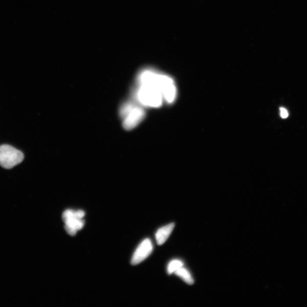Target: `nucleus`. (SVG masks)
I'll list each match as a JSON object with an SVG mask.
<instances>
[{"label": "nucleus", "mask_w": 307, "mask_h": 307, "mask_svg": "<svg viewBox=\"0 0 307 307\" xmlns=\"http://www.w3.org/2000/svg\"><path fill=\"white\" fill-rule=\"evenodd\" d=\"M123 126L126 130L134 129L144 119L145 112L142 107L131 102L123 105L120 111Z\"/></svg>", "instance_id": "nucleus-2"}, {"label": "nucleus", "mask_w": 307, "mask_h": 307, "mask_svg": "<svg viewBox=\"0 0 307 307\" xmlns=\"http://www.w3.org/2000/svg\"><path fill=\"white\" fill-rule=\"evenodd\" d=\"M65 224V229L71 236H75L77 232L84 226L85 221L83 219H78L74 216L63 221Z\"/></svg>", "instance_id": "nucleus-5"}, {"label": "nucleus", "mask_w": 307, "mask_h": 307, "mask_svg": "<svg viewBox=\"0 0 307 307\" xmlns=\"http://www.w3.org/2000/svg\"><path fill=\"white\" fill-rule=\"evenodd\" d=\"M280 115L282 119H286L289 117V113L287 109L284 107H280Z\"/></svg>", "instance_id": "nucleus-10"}, {"label": "nucleus", "mask_w": 307, "mask_h": 307, "mask_svg": "<svg viewBox=\"0 0 307 307\" xmlns=\"http://www.w3.org/2000/svg\"><path fill=\"white\" fill-rule=\"evenodd\" d=\"M153 246L151 240L145 239L137 248L131 261L132 265H137L146 259L152 253Z\"/></svg>", "instance_id": "nucleus-4"}, {"label": "nucleus", "mask_w": 307, "mask_h": 307, "mask_svg": "<svg viewBox=\"0 0 307 307\" xmlns=\"http://www.w3.org/2000/svg\"><path fill=\"white\" fill-rule=\"evenodd\" d=\"M174 227H175V224L171 223L158 229L156 235L157 243L158 245H162L165 243L172 232Z\"/></svg>", "instance_id": "nucleus-6"}, {"label": "nucleus", "mask_w": 307, "mask_h": 307, "mask_svg": "<svg viewBox=\"0 0 307 307\" xmlns=\"http://www.w3.org/2000/svg\"><path fill=\"white\" fill-rule=\"evenodd\" d=\"M165 76L151 69L140 72L137 78L136 97L141 104L152 107L162 105L164 100L162 86Z\"/></svg>", "instance_id": "nucleus-1"}, {"label": "nucleus", "mask_w": 307, "mask_h": 307, "mask_svg": "<svg viewBox=\"0 0 307 307\" xmlns=\"http://www.w3.org/2000/svg\"><path fill=\"white\" fill-rule=\"evenodd\" d=\"M24 160V155L22 151L10 145L0 146V166L3 168H12Z\"/></svg>", "instance_id": "nucleus-3"}, {"label": "nucleus", "mask_w": 307, "mask_h": 307, "mask_svg": "<svg viewBox=\"0 0 307 307\" xmlns=\"http://www.w3.org/2000/svg\"><path fill=\"white\" fill-rule=\"evenodd\" d=\"M85 216V212L83 211H81V210H79V211H75V217L78 219H83V217Z\"/></svg>", "instance_id": "nucleus-9"}, {"label": "nucleus", "mask_w": 307, "mask_h": 307, "mask_svg": "<svg viewBox=\"0 0 307 307\" xmlns=\"http://www.w3.org/2000/svg\"><path fill=\"white\" fill-rule=\"evenodd\" d=\"M183 263L180 260H172L168 265L167 272L169 274H172L179 269L183 267Z\"/></svg>", "instance_id": "nucleus-8"}, {"label": "nucleus", "mask_w": 307, "mask_h": 307, "mask_svg": "<svg viewBox=\"0 0 307 307\" xmlns=\"http://www.w3.org/2000/svg\"><path fill=\"white\" fill-rule=\"evenodd\" d=\"M174 273L178 276L179 277L182 278L189 285H192L194 283V280L191 274L186 269L182 267L176 271Z\"/></svg>", "instance_id": "nucleus-7"}]
</instances>
